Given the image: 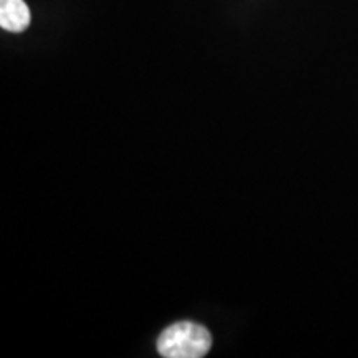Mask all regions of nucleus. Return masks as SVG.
<instances>
[{"instance_id": "1", "label": "nucleus", "mask_w": 358, "mask_h": 358, "mask_svg": "<svg viewBox=\"0 0 358 358\" xmlns=\"http://www.w3.org/2000/svg\"><path fill=\"white\" fill-rule=\"evenodd\" d=\"M213 338L206 327L194 322H178L164 329L156 342L164 358H203L209 353Z\"/></svg>"}, {"instance_id": "2", "label": "nucleus", "mask_w": 358, "mask_h": 358, "mask_svg": "<svg viewBox=\"0 0 358 358\" xmlns=\"http://www.w3.org/2000/svg\"><path fill=\"white\" fill-rule=\"evenodd\" d=\"M30 10L24 0H0V27L7 32L20 34L30 25Z\"/></svg>"}]
</instances>
